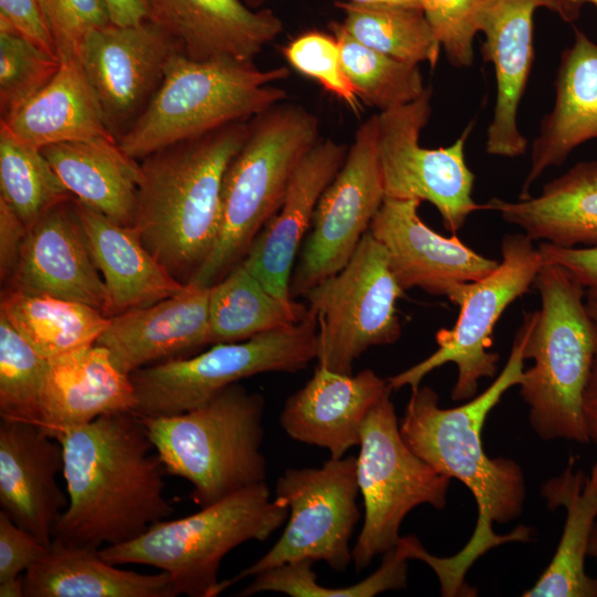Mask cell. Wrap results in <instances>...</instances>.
<instances>
[{
	"instance_id": "cell-35",
	"label": "cell",
	"mask_w": 597,
	"mask_h": 597,
	"mask_svg": "<svg viewBox=\"0 0 597 597\" xmlns=\"http://www.w3.org/2000/svg\"><path fill=\"white\" fill-rule=\"evenodd\" d=\"M344 30L362 44L397 60L434 67L442 50L420 8L336 2Z\"/></svg>"
},
{
	"instance_id": "cell-13",
	"label": "cell",
	"mask_w": 597,
	"mask_h": 597,
	"mask_svg": "<svg viewBox=\"0 0 597 597\" xmlns=\"http://www.w3.org/2000/svg\"><path fill=\"white\" fill-rule=\"evenodd\" d=\"M353 455L329 458L317 468H287L276 480L275 496L289 506L285 528L276 543L221 589L275 566L310 559L344 572L353 562L349 546L360 517L359 488Z\"/></svg>"
},
{
	"instance_id": "cell-55",
	"label": "cell",
	"mask_w": 597,
	"mask_h": 597,
	"mask_svg": "<svg viewBox=\"0 0 597 597\" xmlns=\"http://www.w3.org/2000/svg\"><path fill=\"white\" fill-rule=\"evenodd\" d=\"M586 306L590 317L597 326V301L587 298Z\"/></svg>"
},
{
	"instance_id": "cell-17",
	"label": "cell",
	"mask_w": 597,
	"mask_h": 597,
	"mask_svg": "<svg viewBox=\"0 0 597 597\" xmlns=\"http://www.w3.org/2000/svg\"><path fill=\"white\" fill-rule=\"evenodd\" d=\"M546 8L566 21L564 0H484L476 15L484 40L482 57L493 64L496 98L486 130L485 150L506 158L523 156L527 140L517 125V112L533 60L534 14Z\"/></svg>"
},
{
	"instance_id": "cell-12",
	"label": "cell",
	"mask_w": 597,
	"mask_h": 597,
	"mask_svg": "<svg viewBox=\"0 0 597 597\" xmlns=\"http://www.w3.org/2000/svg\"><path fill=\"white\" fill-rule=\"evenodd\" d=\"M404 294L386 249L368 230L347 264L303 295L317 320V366L352 375L368 348L395 344Z\"/></svg>"
},
{
	"instance_id": "cell-32",
	"label": "cell",
	"mask_w": 597,
	"mask_h": 597,
	"mask_svg": "<svg viewBox=\"0 0 597 597\" xmlns=\"http://www.w3.org/2000/svg\"><path fill=\"white\" fill-rule=\"evenodd\" d=\"M41 151L76 200L119 224L134 226L140 167L118 143H60Z\"/></svg>"
},
{
	"instance_id": "cell-3",
	"label": "cell",
	"mask_w": 597,
	"mask_h": 597,
	"mask_svg": "<svg viewBox=\"0 0 597 597\" xmlns=\"http://www.w3.org/2000/svg\"><path fill=\"white\" fill-rule=\"evenodd\" d=\"M247 134L248 121L234 122L138 160L133 228L146 249L184 284L213 250L223 176Z\"/></svg>"
},
{
	"instance_id": "cell-24",
	"label": "cell",
	"mask_w": 597,
	"mask_h": 597,
	"mask_svg": "<svg viewBox=\"0 0 597 597\" xmlns=\"http://www.w3.org/2000/svg\"><path fill=\"white\" fill-rule=\"evenodd\" d=\"M40 395V429L57 439L69 429L115 412L135 411L130 375L93 344L48 359Z\"/></svg>"
},
{
	"instance_id": "cell-29",
	"label": "cell",
	"mask_w": 597,
	"mask_h": 597,
	"mask_svg": "<svg viewBox=\"0 0 597 597\" xmlns=\"http://www.w3.org/2000/svg\"><path fill=\"white\" fill-rule=\"evenodd\" d=\"M576 461L569 457L562 474L541 486L547 507H564L566 519L551 563L523 597H597V578L585 569L597 522V461L588 475L575 470Z\"/></svg>"
},
{
	"instance_id": "cell-56",
	"label": "cell",
	"mask_w": 597,
	"mask_h": 597,
	"mask_svg": "<svg viewBox=\"0 0 597 597\" xmlns=\"http://www.w3.org/2000/svg\"><path fill=\"white\" fill-rule=\"evenodd\" d=\"M248 7L252 9H258L268 0H242Z\"/></svg>"
},
{
	"instance_id": "cell-15",
	"label": "cell",
	"mask_w": 597,
	"mask_h": 597,
	"mask_svg": "<svg viewBox=\"0 0 597 597\" xmlns=\"http://www.w3.org/2000/svg\"><path fill=\"white\" fill-rule=\"evenodd\" d=\"M377 127L378 114L362 123L342 168L320 198L291 276L292 298L347 264L386 198Z\"/></svg>"
},
{
	"instance_id": "cell-20",
	"label": "cell",
	"mask_w": 597,
	"mask_h": 597,
	"mask_svg": "<svg viewBox=\"0 0 597 597\" xmlns=\"http://www.w3.org/2000/svg\"><path fill=\"white\" fill-rule=\"evenodd\" d=\"M348 146L320 139L304 156L289 182L277 212L251 243L242 265L274 296L290 302V282L297 251L311 228L321 196L342 168Z\"/></svg>"
},
{
	"instance_id": "cell-28",
	"label": "cell",
	"mask_w": 597,
	"mask_h": 597,
	"mask_svg": "<svg viewBox=\"0 0 597 597\" xmlns=\"http://www.w3.org/2000/svg\"><path fill=\"white\" fill-rule=\"evenodd\" d=\"M533 241L558 247L597 245V160L580 161L548 181L538 196L484 203Z\"/></svg>"
},
{
	"instance_id": "cell-30",
	"label": "cell",
	"mask_w": 597,
	"mask_h": 597,
	"mask_svg": "<svg viewBox=\"0 0 597 597\" xmlns=\"http://www.w3.org/2000/svg\"><path fill=\"white\" fill-rule=\"evenodd\" d=\"M24 597H176L167 573L142 574L102 558L98 548L57 538L23 574Z\"/></svg>"
},
{
	"instance_id": "cell-51",
	"label": "cell",
	"mask_w": 597,
	"mask_h": 597,
	"mask_svg": "<svg viewBox=\"0 0 597 597\" xmlns=\"http://www.w3.org/2000/svg\"><path fill=\"white\" fill-rule=\"evenodd\" d=\"M564 2L566 8L565 22L569 23L579 17L580 10L586 3H590L597 9V0H564Z\"/></svg>"
},
{
	"instance_id": "cell-34",
	"label": "cell",
	"mask_w": 597,
	"mask_h": 597,
	"mask_svg": "<svg viewBox=\"0 0 597 597\" xmlns=\"http://www.w3.org/2000/svg\"><path fill=\"white\" fill-rule=\"evenodd\" d=\"M210 345L241 342L292 326L308 313L307 304L271 294L242 263L209 287Z\"/></svg>"
},
{
	"instance_id": "cell-7",
	"label": "cell",
	"mask_w": 597,
	"mask_h": 597,
	"mask_svg": "<svg viewBox=\"0 0 597 597\" xmlns=\"http://www.w3.org/2000/svg\"><path fill=\"white\" fill-rule=\"evenodd\" d=\"M285 66L261 70L231 60L198 61L185 52L168 62L145 109L118 138L128 157L140 160L170 145L245 122L289 98L273 83L287 78Z\"/></svg>"
},
{
	"instance_id": "cell-23",
	"label": "cell",
	"mask_w": 597,
	"mask_h": 597,
	"mask_svg": "<svg viewBox=\"0 0 597 597\" xmlns=\"http://www.w3.org/2000/svg\"><path fill=\"white\" fill-rule=\"evenodd\" d=\"M209 287L188 283L159 302L113 315L96 344L129 375L210 345Z\"/></svg>"
},
{
	"instance_id": "cell-21",
	"label": "cell",
	"mask_w": 597,
	"mask_h": 597,
	"mask_svg": "<svg viewBox=\"0 0 597 597\" xmlns=\"http://www.w3.org/2000/svg\"><path fill=\"white\" fill-rule=\"evenodd\" d=\"M63 464L57 439L32 422L1 418V511L46 546L69 503L56 480Z\"/></svg>"
},
{
	"instance_id": "cell-19",
	"label": "cell",
	"mask_w": 597,
	"mask_h": 597,
	"mask_svg": "<svg viewBox=\"0 0 597 597\" xmlns=\"http://www.w3.org/2000/svg\"><path fill=\"white\" fill-rule=\"evenodd\" d=\"M7 287L82 302L109 317L108 292L93 261L73 197L29 228Z\"/></svg>"
},
{
	"instance_id": "cell-42",
	"label": "cell",
	"mask_w": 597,
	"mask_h": 597,
	"mask_svg": "<svg viewBox=\"0 0 597 597\" xmlns=\"http://www.w3.org/2000/svg\"><path fill=\"white\" fill-rule=\"evenodd\" d=\"M484 0H419L450 64L469 67L474 60L476 15Z\"/></svg>"
},
{
	"instance_id": "cell-25",
	"label": "cell",
	"mask_w": 597,
	"mask_h": 597,
	"mask_svg": "<svg viewBox=\"0 0 597 597\" xmlns=\"http://www.w3.org/2000/svg\"><path fill=\"white\" fill-rule=\"evenodd\" d=\"M150 20L198 61L252 63L283 31L270 9L253 10L242 0H148Z\"/></svg>"
},
{
	"instance_id": "cell-18",
	"label": "cell",
	"mask_w": 597,
	"mask_h": 597,
	"mask_svg": "<svg viewBox=\"0 0 597 597\" xmlns=\"http://www.w3.org/2000/svg\"><path fill=\"white\" fill-rule=\"evenodd\" d=\"M417 199L385 198L369 231L386 249L389 264L405 291L418 287L446 296L460 284L491 273L499 261L486 258L459 237H444L420 218Z\"/></svg>"
},
{
	"instance_id": "cell-53",
	"label": "cell",
	"mask_w": 597,
	"mask_h": 597,
	"mask_svg": "<svg viewBox=\"0 0 597 597\" xmlns=\"http://www.w3.org/2000/svg\"><path fill=\"white\" fill-rule=\"evenodd\" d=\"M590 442L597 446V413H585Z\"/></svg>"
},
{
	"instance_id": "cell-41",
	"label": "cell",
	"mask_w": 597,
	"mask_h": 597,
	"mask_svg": "<svg viewBox=\"0 0 597 597\" xmlns=\"http://www.w3.org/2000/svg\"><path fill=\"white\" fill-rule=\"evenodd\" d=\"M282 52L298 73L316 81L353 112L362 109L360 98L344 71L339 44L333 33L306 31L290 41Z\"/></svg>"
},
{
	"instance_id": "cell-5",
	"label": "cell",
	"mask_w": 597,
	"mask_h": 597,
	"mask_svg": "<svg viewBox=\"0 0 597 597\" xmlns=\"http://www.w3.org/2000/svg\"><path fill=\"white\" fill-rule=\"evenodd\" d=\"M534 285L541 308L527 335L520 395L528 419L543 440L589 443L584 392L597 352V326L590 317L585 290L565 271L543 264Z\"/></svg>"
},
{
	"instance_id": "cell-22",
	"label": "cell",
	"mask_w": 597,
	"mask_h": 597,
	"mask_svg": "<svg viewBox=\"0 0 597 597\" xmlns=\"http://www.w3.org/2000/svg\"><path fill=\"white\" fill-rule=\"evenodd\" d=\"M388 392L387 379L370 368L345 375L316 365L308 381L286 399L280 425L293 440L342 458L359 446L365 418Z\"/></svg>"
},
{
	"instance_id": "cell-8",
	"label": "cell",
	"mask_w": 597,
	"mask_h": 597,
	"mask_svg": "<svg viewBox=\"0 0 597 597\" xmlns=\"http://www.w3.org/2000/svg\"><path fill=\"white\" fill-rule=\"evenodd\" d=\"M289 516L286 502L271 499L261 482L190 515L163 520L136 538L98 549L114 565H146L169 575L176 596L216 597L223 557L248 542H264Z\"/></svg>"
},
{
	"instance_id": "cell-27",
	"label": "cell",
	"mask_w": 597,
	"mask_h": 597,
	"mask_svg": "<svg viewBox=\"0 0 597 597\" xmlns=\"http://www.w3.org/2000/svg\"><path fill=\"white\" fill-rule=\"evenodd\" d=\"M93 261L109 296V317L154 304L182 291L146 249L133 227L119 224L73 197Z\"/></svg>"
},
{
	"instance_id": "cell-38",
	"label": "cell",
	"mask_w": 597,
	"mask_h": 597,
	"mask_svg": "<svg viewBox=\"0 0 597 597\" xmlns=\"http://www.w3.org/2000/svg\"><path fill=\"white\" fill-rule=\"evenodd\" d=\"M408 558L396 545L384 554L378 569L363 580L345 587H324L316 580L313 561L285 563L253 576V580L237 596L247 597L274 591L291 597H373L407 586Z\"/></svg>"
},
{
	"instance_id": "cell-33",
	"label": "cell",
	"mask_w": 597,
	"mask_h": 597,
	"mask_svg": "<svg viewBox=\"0 0 597 597\" xmlns=\"http://www.w3.org/2000/svg\"><path fill=\"white\" fill-rule=\"evenodd\" d=\"M0 314L44 358L96 343L109 317L82 302L2 289Z\"/></svg>"
},
{
	"instance_id": "cell-2",
	"label": "cell",
	"mask_w": 597,
	"mask_h": 597,
	"mask_svg": "<svg viewBox=\"0 0 597 597\" xmlns=\"http://www.w3.org/2000/svg\"><path fill=\"white\" fill-rule=\"evenodd\" d=\"M57 440L69 503L54 538L100 549L132 541L172 514L164 493L167 471L135 411L104 415Z\"/></svg>"
},
{
	"instance_id": "cell-49",
	"label": "cell",
	"mask_w": 597,
	"mask_h": 597,
	"mask_svg": "<svg viewBox=\"0 0 597 597\" xmlns=\"http://www.w3.org/2000/svg\"><path fill=\"white\" fill-rule=\"evenodd\" d=\"M584 413H597V352L584 392Z\"/></svg>"
},
{
	"instance_id": "cell-47",
	"label": "cell",
	"mask_w": 597,
	"mask_h": 597,
	"mask_svg": "<svg viewBox=\"0 0 597 597\" xmlns=\"http://www.w3.org/2000/svg\"><path fill=\"white\" fill-rule=\"evenodd\" d=\"M28 228L0 198V279L7 287L19 264Z\"/></svg>"
},
{
	"instance_id": "cell-52",
	"label": "cell",
	"mask_w": 597,
	"mask_h": 597,
	"mask_svg": "<svg viewBox=\"0 0 597 597\" xmlns=\"http://www.w3.org/2000/svg\"><path fill=\"white\" fill-rule=\"evenodd\" d=\"M336 2H350L357 4H389L420 8L419 0H336Z\"/></svg>"
},
{
	"instance_id": "cell-54",
	"label": "cell",
	"mask_w": 597,
	"mask_h": 597,
	"mask_svg": "<svg viewBox=\"0 0 597 597\" xmlns=\"http://www.w3.org/2000/svg\"><path fill=\"white\" fill-rule=\"evenodd\" d=\"M588 557H591L597 563V522L594 525L589 548H588Z\"/></svg>"
},
{
	"instance_id": "cell-36",
	"label": "cell",
	"mask_w": 597,
	"mask_h": 597,
	"mask_svg": "<svg viewBox=\"0 0 597 597\" xmlns=\"http://www.w3.org/2000/svg\"><path fill=\"white\" fill-rule=\"evenodd\" d=\"M72 197L41 148L19 140L0 123V198L27 228Z\"/></svg>"
},
{
	"instance_id": "cell-46",
	"label": "cell",
	"mask_w": 597,
	"mask_h": 597,
	"mask_svg": "<svg viewBox=\"0 0 597 597\" xmlns=\"http://www.w3.org/2000/svg\"><path fill=\"white\" fill-rule=\"evenodd\" d=\"M537 249L543 264L559 266L585 290L587 298L597 301V245L565 248L542 242Z\"/></svg>"
},
{
	"instance_id": "cell-9",
	"label": "cell",
	"mask_w": 597,
	"mask_h": 597,
	"mask_svg": "<svg viewBox=\"0 0 597 597\" xmlns=\"http://www.w3.org/2000/svg\"><path fill=\"white\" fill-rule=\"evenodd\" d=\"M317 349V320L308 310L305 318L292 326L241 342L213 344L206 352L133 371L135 412L142 417L185 412L248 377L298 373L316 360Z\"/></svg>"
},
{
	"instance_id": "cell-50",
	"label": "cell",
	"mask_w": 597,
	"mask_h": 597,
	"mask_svg": "<svg viewBox=\"0 0 597 597\" xmlns=\"http://www.w3.org/2000/svg\"><path fill=\"white\" fill-rule=\"evenodd\" d=\"M0 597H24L23 575L1 580Z\"/></svg>"
},
{
	"instance_id": "cell-4",
	"label": "cell",
	"mask_w": 597,
	"mask_h": 597,
	"mask_svg": "<svg viewBox=\"0 0 597 597\" xmlns=\"http://www.w3.org/2000/svg\"><path fill=\"white\" fill-rule=\"evenodd\" d=\"M318 133L317 116L287 100L248 121L245 140L223 176L216 244L189 284L209 287L242 262L281 207L293 172L320 140Z\"/></svg>"
},
{
	"instance_id": "cell-44",
	"label": "cell",
	"mask_w": 597,
	"mask_h": 597,
	"mask_svg": "<svg viewBox=\"0 0 597 597\" xmlns=\"http://www.w3.org/2000/svg\"><path fill=\"white\" fill-rule=\"evenodd\" d=\"M46 547L0 511V582L23 575Z\"/></svg>"
},
{
	"instance_id": "cell-39",
	"label": "cell",
	"mask_w": 597,
	"mask_h": 597,
	"mask_svg": "<svg viewBox=\"0 0 597 597\" xmlns=\"http://www.w3.org/2000/svg\"><path fill=\"white\" fill-rule=\"evenodd\" d=\"M49 360L0 314V416L40 426V395Z\"/></svg>"
},
{
	"instance_id": "cell-48",
	"label": "cell",
	"mask_w": 597,
	"mask_h": 597,
	"mask_svg": "<svg viewBox=\"0 0 597 597\" xmlns=\"http://www.w3.org/2000/svg\"><path fill=\"white\" fill-rule=\"evenodd\" d=\"M111 23L132 25L150 19L148 0H103Z\"/></svg>"
},
{
	"instance_id": "cell-16",
	"label": "cell",
	"mask_w": 597,
	"mask_h": 597,
	"mask_svg": "<svg viewBox=\"0 0 597 597\" xmlns=\"http://www.w3.org/2000/svg\"><path fill=\"white\" fill-rule=\"evenodd\" d=\"M179 52L180 42L150 19L109 23L84 39L76 59L117 140L145 109Z\"/></svg>"
},
{
	"instance_id": "cell-31",
	"label": "cell",
	"mask_w": 597,
	"mask_h": 597,
	"mask_svg": "<svg viewBox=\"0 0 597 597\" xmlns=\"http://www.w3.org/2000/svg\"><path fill=\"white\" fill-rule=\"evenodd\" d=\"M0 123L19 140L38 148L73 142L117 143L77 59L61 62L49 84Z\"/></svg>"
},
{
	"instance_id": "cell-6",
	"label": "cell",
	"mask_w": 597,
	"mask_h": 597,
	"mask_svg": "<svg viewBox=\"0 0 597 597\" xmlns=\"http://www.w3.org/2000/svg\"><path fill=\"white\" fill-rule=\"evenodd\" d=\"M264 406L237 383L185 412L140 417L167 474L187 480L203 507L265 482Z\"/></svg>"
},
{
	"instance_id": "cell-1",
	"label": "cell",
	"mask_w": 597,
	"mask_h": 597,
	"mask_svg": "<svg viewBox=\"0 0 597 597\" xmlns=\"http://www.w3.org/2000/svg\"><path fill=\"white\" fill-rule=\"evenodd\" d=\"M534 316L535 312L524 314L503 369L484 391L463 405L442 408L431 387L419 386L411 389L399 423L406 444L440 473L459 480L476 504L473 534L455 555H431L417 537L407 543L408 558L422 561L433 569L442 596H474L464 577L478 558L504 543L532 540V530L524 525L506 535L493 532V523L505 524L522 514L526 486L517 462L486 454L481 433L503 395L522 381L524 349Z\"/></svg>"
},
{
	"instance_id": "cell-40",
	"label": "cell",
	"mask_w": 597,
	"mask_h": 597,
	"mask_svg": "<svg viewBox=\"0 0 597 597\" xmlns=\"http://www.w3.org/2000/svg\"><path fill=\"white\" fill-rule=\"evenodd\" d=\"M61 61L14 31L0 30V114L6 121L55 76Z\"/></svg>"
},
{
	"instance_id": "cell-37",
	"label": "cell",
	"mask_w": 597,
	"mask_h": 597,
	"mask_svg": "<svg viewBox=\"0 0 597 597\" xmlns=\"http://www.w3.org/2000/svg\"><path fill=\"white\" fill-rule=\"evenodd\" d=\"M329 30L337 39L344 71L358 97L379 113L404 106L425 92L419 65L362 44L341 22H331Z\"/></svg>"
},
{
	"instance_id": "cell-10",
	"label": "cell",
	"mask_w": 597,
	"mask_h": 597,
	"mask_svg": "<svg viewBox=\"0 0 597 597\" xmlns=\"http://www.w3.org/2000/svg\"><path fill=\"white\" fill-rule=\"evenodd\" d=\"M533 242L525 233L503 237L499 265L450 293L447 298L459 307L454 325L436 333L438 348L431 355L387 378L391 391L419 387L428 374L448 363L454 364L458 371L451 391L454 401L473 398L480 380L494 377L500 360L499 353L490 352L494 327L504 311L530 291L543 266Z\"/></svg>"
},
{
	"instance_id": "cell-11",
	"label": "cell",
	"mask_w": 597,
	"mask_h": 597,
	"mask_svg": "<svg viewBox=\"0 0 597 597\" xmlns=\"http://www.w3.org/2000/svg\"><path fill=\"white\" fill-rule=\"evenodd\" d=\"M390 394L370 409L362 427L356 473L365 513L353 547L357 572L398 544L400 525L412 509L447 505L451 479L406 444Z\"/></svg>"
},
{
	"instance_id": "cell-43",
	"label": "cell",
	"mask_w": 597,
	"mask_h": 597,
	"mask_svg": "<svg viewBox=\"0 0 597 597\" xmlns=\"http://www.w3.org/2000/svg\"><path fill=\"white\" fill-rule=\"evenodd\" d=\"M41 3L61 62L75 60L84 39L111 23L103 0H41Z\"/></svg>"
},
{
	"instance_id": "cell-14",
	"label": "cell",
	"mask_w": 597,
	"mask_h": 597,
	"mask_svg": "<svg viewBox=\"0 0 597 597\" xmlns=\"http://www.w3.org/2000/svg\"><path fill=\"white\" fill-rule=\"evenodd\" d=\"M432 88L415 101L378 113L377 142L386 198L417 199L431 203L443 227L455 234L469 216L484 210L472 198L475 175L469 168L464 147L474 121L447 147L420 145L428 124Z\"/></svg>"
},
{
	"instance_id": "cell-45",
	"label": "cell",
	"mask_w": 597,
	"mask_h": 597,
	"mask_svg": "<svg viewBox=\"0 0 597 597\" xmlns=\"http://www.w3.org/2000/svg\"><path fill=\"white\" fill-rule=\"evenodd\" d=\"M0 30L14 31L56 56L41 0H0Z\"/></svg>"
},
{
	"instance_id": "cell-26",
	"label": "cell",
	"mask_w": 597,
	"mask_h": 597,
	"mask_svg": "<svg viewBox=\"0 0 597 597\" xmlns=\"http://www.w3.org/2000/svg\"><path fill=\"white\" fill-rule=\"evenodd\" d=\"M555 98L532 143L530 168L519 199L528 198L534 182L561 166L579 145L597 138V43L575 28L555 80Z\"/></svg>"
}]
</instances>
